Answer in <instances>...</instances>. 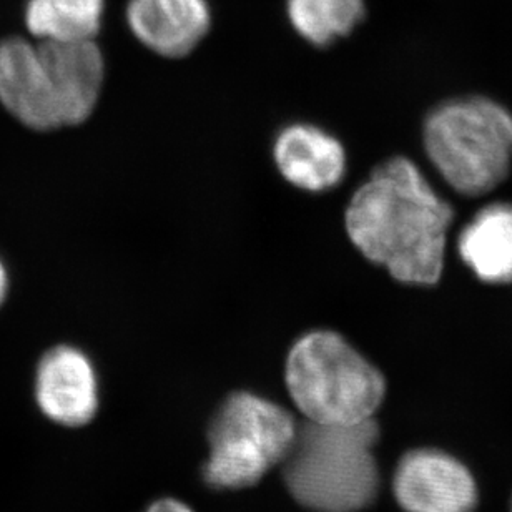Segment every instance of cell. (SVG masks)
Masks as SVG:
<instances>
[{"label":"cell","mask_w":512,"mask_h":512,"mask_svg":"<svg viewBox=\"0 0 512 512\" xmlns=\"http://www.w3.org/2000/svg\"><path fill=\"white\" fill-rule=\"evenodd\" d=\"M105 0H27L25 27L40 42L95 39L102 27Z\"/></svg>","instance_id":"7c38bea8"},{"label":"cell","mask_w":512,"mask_h":512,"mask_svg":"<svg viewBox=\"0 0 512 512\" xmlns=\"http://www.w3.org/2000/svg\"><path fill=\"white\" fill-rule=\"evenodd\" d=\"M125 20L145 49L165 59H182L212 29V9L208 0H128Z\"/></svg>","instance_id":"9c48e42d"},{"label":"cell","mask_w":512,"mask_h":512,"mask_svg":"<svg viewBox=\"0 0 512 512\" xmlns=\"http://www.w3.org/2000/svg\"><path fill=\"white\" fill-rule=\"evenodd\" d=\"M35 398L55 423L70 428L89 423L99 408V381L89 356L69 345L47 351L37 366Z\"/></svg>","instance_id":"ba28073f"},{"label":"cell","mask_w":512,"mask_h":512,"mask_svg":"<svg viewBox=\"0 0 512 512\" xmlns=\"http://www.w3.org/2000/svg\"><path fill=\"white\" fill-rule=\"evenodd\" d=\"M285 378L311 423H361L373 418L386 394L381 371L335 331L298 338L286 358Z\"/></svg>","instance_id":"5b68a950"},{"label":"cell","mask_w":512,"mask_h":512,"mask_svg":"<svg viewBox=\"0 0 512 512\" xmlns=\"http://www.w3.org/2000/svg\"><path fill=\"white\" fill-rule=\"evenodd\" d=\"M145 512H193V509L175 499H160Z\"/></svg>","instance_id":"5bb4252c"},{"label":"cell","mask_w":512,"mask_h":512,"mask_svg":"<svg viewBox=\"0 0 512 512\" xmlns=\"http://www.w3.org/2000/svg\"><path fill=\"white\" fill-rule=\"evenodd\" d=\"M286 17L301 39L328 47L345 39L366 15V0H285Z\"/></svg>","instance_id":"4fadbf2b"},{"label":"cell","mask_w":512,"mask_h":512,"mask_svg":"<svg viewBox=\"0 0 512 512\" xmlns=\"http://www.w3.org/2000/svg\"><path fill=\"white\" fill-rule=\"evenodd\" d=\"M454 212L418 165L381 163L353 193L345 227L356 250L404 285L433 286L443 275Z\"/></svg>","instance_id":"6da1fadb"},{"label":"cell","mask_w":512,"mask_h":512,"mask_svg":"<svg viewBox=\"0 0 512 512\" xmlns=\"http://www.w3.org/2000/svg\"><path fill=\"white\" fill-rule=\"evenodd\" d=\"M424 150L454 192L483 197L509 177L512 167V115L484 97L438 105L426 117Z\"/></svg>","instance_id":"277c9868"},{"label":"cell","mask_w":512,"mask_h":512,"mask_svg":"<svg viewBox=\"0 0 512 512\" xmlns=\"http://www.w3.org/2000/svg\"><path fill=\"white\" fill-rule=\"evenodd\" d=\"M10 278L7 266L4 265V261L0 260V308L4 305L9 295Z\"/></svg>","instance_id":"9a60e30c"},{"label":"cell","mask_w":512,"mask_h":512,"mask_svg":"<svg viewBox=\"0 0 512 512\" xmlns=\"http://www.w3.org/2000/svg\"><path fill=\"white\" fill-rule=\"evenodd\" d=\"M296 423L285 408L252 393L228 396L208 426L203 478L215 489H242L283 463Z\"/></svg>","instance_id":"8992f818"},{"label":"cell","mask_w":512,"mask_h":512,"mask_svg":"<svg viewBox=\"0 0 512 512\" xmlns=\"http://www.w3.org/2000/svg\"><path fill=\"white\" fill-rule=\"evenodd\" d=\"M273 160L281 177L303 192H326L345 178V147L316 125L283 128L273 142Z\"/></svg>","instance_id":"30bf717a"},{"label":"cell","mask_w":512,"mask_h":512,"mask_svg":"<svg viewBox=\"0 0 512 512\" xmlns=\"http://www.w3.org/2000/svg\"><path fill=\"white\" fill-rule=\"evenodd\" d=\"M99 59L82 45L0 40V104L37 132L84 124L104 87Z\"/></svg>","instance_id":"7a4b0ae2"},{"label":"cell","mask_w":512,"mask_h":512,"mask_svg":"<svg viewBox=\"0 0 512 512\" xmlns=\"http://www.w3.org/2000/svg\"><path fill=\"white\" fill-rule=\"evenodd\" d=\"M511 512H512V508H511Z\"/></svg>","instance_id":"2e32d148"},{"label":"cell","mask_w":512,"mask_h":512,"mask_svg":"<svg viewBox=\"0 0 512 512\" xmlns=\"http://www.w3.org/2000/svg\"><path fill=\"white\" fill-rule=\"evenodd\" d=\"M394 498L406 512H473V474L451 454L416 449L404 454L393 479Z\"/></svg>","instance_id":"52a82bcc"},{"label":"cell","mask_w":512,"mask_h":512,"mask_svg":"<svg viewBox=\"0 0 512 512\" xmlns=\"http://www.w3.org/2000/svg\"><path fill=\"white\" fill-rule=\"evenodd\" d=\"M458 252L479 280L512 283V203L481 208L459 233Z\"/></svg>","instance_id":"8fae6325"},{"label":"cell","mask_w":512,"mask_h":512,"mask_svg":"<svg viewBox=\"0 0 512 512\" xmlns=\"http://www.w3.org/2000/svg\"><path fill=\"white\" fill-rule=\"evenodd\" d=\"M375 419L356 424L306 423L283 459L291 496L315 512H360L380 491Z\"/></svg>","instance_id":"3957f363"}]
</instances>
